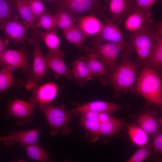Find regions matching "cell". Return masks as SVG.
<instances>
[{
	"label": "cell",
	"instance_id": "6da1fadb",
	"mask_svg": "<svg viewBox=\"0 0 162 162\" xmlns=\"http://www.w3.org/2000/svg\"><path fill=\"white\" fill-rule=\"evenodd\" d=\"M130 47L123 51L120 63L106 76L112 86L115 92V96L117 98L122 92L133 89L136 80L138 69L130 58Z\"/></svg>",
	"mask_w": 162,
	"mask_h": 162
},
{
	"label": "cell",
	"instance_id": "7a4b0ae2",
	"mask_svg": "<svg viewBox=\"0 0 162 162\" xmlns=\"http://www.w3.org/2000/svg\"><path fill=\"white\" fill-rule=\"evenodd\" d=\"M136 92L149 103L161 106L162 104V81L158 73L145 66L134 87Z\"/></svg>",
	"mask_w": 162,
	"mask_h": 162
},
{
	"label": "cell",
	"instance_id": "3957f363",
	"mask_svg": "<svg viewBox=\"0 0 162 162\" xmlns=\"http://www.w3.org/2000/svg\"><path fill=\"white\" fill-rule=\"evenodd\" d=\"M38 106L49 124L50 135L54 136L60 133L64 135L70 133L71 129L68 125L75 113L66 110L64 105L58 106L48 104Z\"/></svg>",
	"mask_w": 162,
	"mask_h": 162
},
{
	"label": "cell",
	"instance_id": "277c9868",
	"mask_svg": "<svg viewBox=\"0 0 162 162\" xmlns=\"http://www.w3.org/2000/svg\"><path fill=\"white\" fill-rule=\"evenodd\" d=\"M92 44L93 49L91 51L104 64L109 74L118 66L117 59L120 52L130 46L125 40L120 43H112L97 40L93 42Z\"/></svg>",
	"mask_w": 162,
	"mask_h": 162
},
{
	"label": "cell",
	"instance_id": "5b68a950",
	"mask_svg": "<svg viewBox=\"0 0 162 162\" xmlns=\"http://www.w3.org/2000/svg\"><path fill=\"white\" fill-rule=\"evenodd\" d=\"M152 24L132 34L131 44L134 48L139 59L145 65L154 45L155 39V29Z\"/></svg>",
	"mask_w": 162,
	"mask_h": 162
},
{
	"label": "cell",
	"instance_id": "8992f818",
	"mask_svg": "<svg viewBox=\"0 0 162 162\" xmlns=\"http://www.w3.org/2000/svg\"><path fill=\"white\" fill-rule=\"evenodd\" d=\"M29 43L34 46L33 61L31 74L28 77L26 87L28 90H31L46 75L48 68L45 56L40 47L38 37L32 34Z\"/></svg>",
	"mask_w": 162,
	"mask_h": 162
},
{
	"label": "cell",
	"instance_id": "52a82bcc",
	"mask_svg": "<svg viewBox=\"0 0 162 162\" xmlns=\"http://www.w3.org/2000/svg\"><path fill=\"white\" fill-rule=\"evenodd\" d=\"M30 54L24 48L15 50L7 48L0 57L5 66L20 69L26 74L31 73L28 63Z\"/></svg>",
	"mask_w": 162,
	"mask_h": 162
},
{
	"label": "cell",
	"instance_id": "ba28073f",
	"mask_svg": "<svg viewBox=\"0 0 162 162\" xmlns=\"http://www.w3.org/2000/svg\"><path fill=\"white\" fill-rule=\"evenodd\" d=\"M59 9L66 10L74 14L95 13L101 9L100 0H58Z\"/></svg>",
	"mask_w": 162,
	"mask_h": 162
},
{
	"label": "cell",
	"instance_id": "9c48e42d",
	"mask_svg": "<svg viewBox=\"0 0 162 162\" xmlns=\"http://www.w3.org/2000/svg\"><path fill=\"white\" fill-rule=\"evenodd\" d=\"M0 26L7 39L19 44L25 42L30 28L25 22L11 18L4 21Z\"/></svg>",
	"mask_w": 162,
	"mask_h": 162
},
{
	"label": "cell",
	"instance_id": "30bf717a",
	"mask_svg": "<svg viewBox=\"0 0 162 162\" xmlns=\"http://www.w3.org/2000/svg\"><path fill=\"white\" fill-rule=\"evenodd\" d=\"M31 90L32 95L29 101L35 106L50 104L56 97L58 88L55 82H51L41 85L37 84Z\"/></svg>",
	"mask_w": 162,
	"mask_h": 162
},
{
	"label": "cell",
	"instance_id": "8fae6325",
	"mask_svg": "<svg viewBox=\"0 0 162 162\" xmlns=\"http://www.w3.org/2000/svg\"><path fill=\"white\" fill-rule=\"evenodd\" d=\"M150 17V12H146L135 7L124 19V28L133 34L152 24Z\"/></svg>",
	"mask_w": 162,
	"mask_h": 162
},
{
	"label": "cell",
	"instance_id": "7c38bea8",
	"mask_svg": "<svg viewBox=\"0 0 162 162\" xmlns=\"http://www.w3.org/2000/svg\"><path fill=\"white\" fill-rule=\"evenodd\" d=\"M41 131L40 128L13 131L8 135L3 136L4 144L8 146L16 142L23 147L37 142Z\"/></svg>",
	"mask_w": 162,
	"mask_h": 162
},
{
	"label": "cell",
	"instance_id": "4fadbf2b",
	"mask_svg": "<svg viewBox=\"0 0 162 162\" xmlns=\"http://www.w3.org/2000/svg\"><path fill=\"white\" fill-rule=\"evenodd\" d=\"M35 106L29 101L16 99L8 105V114L19 121L32 120Z\"/></svg>",
	"mask_w": 162,
	"mask_h": 162
},
{
	"label": "cell",
	"instance_id": "5bb4252c",
	"mask_svg": "<svg viewBox=\"0 0 162 162\" xmlns=\"http://www.w3.org/2000/svg\"><path fill=\"white\" fill-rule=\"evenodd\" d=\"M45 56L48 68L55 73L56 78L63 76L69 80L72 79V70L64 59V54L58 55L48 52Z\"/></svg>",
	"mask_w": 162,
	"mask_h": 162
},
{
	"label": "cell",
	"instance_id": "9a60e30c",
	"mask_svg": "<svg viewBox=\"0 0 162 162\" xmlns=\"http://www.w3.org/2000/svg\"><path fill=\"white\" fill-rule=\"evenodd\" d=\"M156 28L155 41L145 65L154 69H160L162 67V22L157 25Z\"/></svg>",
	"mask_w": 162,
	"mask_h": 162
},
{
	"label": "cell",
	"instance_id": "2e32d148",
	"mask_svg": "<svg viewBox=\"0 0 162 162\" xmlns=\"http://www.w3.org/2000/svg\"><path fill=\"white\" fill-rule=\"evenodd\" d=\"M109 7L113 21L119 23L136 7L132 0H110Z\"/></svg>",
	"mask_w": 162,
	"mask_h": 162
},
{
	"label": "cell",
	"instance_id": "e0dca14e",
	"mask_svg": "<svg viewBox=\"0 0 162 162\" xmlns=\"http://www.w3.org/2000/svg\"><path fill=\"white\" fill-rule=\"evenodd\" d=\"M123 106L119 104L105 101H94L84 104L71 110L75 113H80L87 111H92L99 113H113L120 110Z\"/></svg>",
	"mask_w": 162,
	"mask_h": 162
},
{
	"label": "cell",
	"instance_id": "ac0fdd59",
	"mask_svg": "<svg viewBox=\"0 0 162 162\" xmlns=\"http://www.w3.org/2000/svg\"><path fill=\"white\" fill-rule=\"evenodd\" d=\"M98 40L105 42L118 43L125 41L123 34L113 21H107L98 35Z\"/></svg>",
	"mask_w": 162,
	"mask_h": 162
},
{
	"label": "cell",
	"instance_id": "d6986e66",
	"mask_svg": "<svg viewBox=\"0 0 162 162\" xmlns=\"http://www.w3.org/2000/svg\"><path fill=\"white\" fill-rule=\"evenodd\" d=\"M104 23L95 16L91 15L80 17L77 26L87 38L98 34L101 31Z\"/></svg>",
	"mask_w": 162,
	"mask_h": 162
},
{
	"label": "cell",
	"instance_id": "ffe728a7",
	"mask_svg": "<svg viewBox=\"0 0 162 162\" xmlns=\"http://www.w3.org/2000/svg\"><path fill=\"white\" fill-rule=\"evenodd\" d=\"M16 11L24 21L27 24L32 31V34L38 36V30L35 26V20L27 0H13L12 1Z\"/></svg>",
	"mask_w": 162,
	"mask_h": 162
},
{
	"label": "cell",
	"instance_id": "44dd1931",
	"mask_svg": "<svg viewBox=\"0 0 162 162\" xmlns=\"http://www.w3.org/2000/svg\"><path fill=\"white\" fill-rule=\"evenodd\" d=\"M138 126L147 134L153 135L160 130L159 121L153 113L146 112L140 114L137 119Z\"/></svg>",
	"mask_w": 162,
	"mask_h": 162
},
{
	"label": "cell",
	"instance_id": "7402d4cb",
	"mask_svg": "<svg viewBox=\"0 0 162 162\" xmlns=\"http://www.w3.org/2000/svg\"><path fill=\"white\" fill-rule=\"evenodd\" d=\"M14 68L6 66L0 70V95L4 91L11 87L19 88L22 86L20 80L14 77Z\"/></svg>",
	"mask_w": 162,
	"mask_h": 162
},
{
	"label": "cell",
	"instance_id": "603a6c76",
	"mask_svg": "<svg viewBox=\"0 0 162 162\" xmlns=\"http://www.w3.org/2000/svg\"><path fill=\"white\" fill-rule=\"evenodd\" d=\"M37 34L47 46L48 52L56 54H64L60 49L61 41L56 30L43 32L38 30Z\"/></svg>",
	"mask_w": 162,
	"mask_h": 162
},
{
	"label": "cell",
	"instance_id": "cb8c5ba5",
	"mask_svg": "<svg viewBox=\"0 0 162 162\" xmlns=\"http://www.w3.org/2000/svg\"><path fill=\"white\" fill-rule=\"evenodd\" d=\"M72 74L79 83H83L92 80L84 57L78 58L73 63Z\"/></svg>",
	"mask_w": 162,
	"mask_h": 162
},
{
	"label": "cell",
	"instance_id": "d4e9b609",
	"mask_svg": "<svg viewBox=\"0 0 162 162\" xmlns=\"http://www.w3.org/2000/svg\"><path fill=\"white\" fill-rule=\"evenodd\" d=\"M86 61L92 80L98 76L106 77L109 74L104 64L92 52L88 54Z\"/></svg>",
	"mask_w": 162,
	"mask_h": 162
},
{
	"label": "cell",
	"instance_id": "484cf974",
	"mask_svg": "<svg viewBox=\"0 0 162 162\" xmlns=\"http://www.w3.org/2000/svg\"><path fill=\"white\" fill-rule=\"evenodd\" d=\"M63 33L68 42L80 49L83 48L84 42L87 37L77 25H74Z\"/></svg>",
	"mask_w": 162,
	"mask_h": 162
},
{
	"label": "cell",
	"instance_id": "4316f807",
	"mask_svg": "<svg viewBox=\"0 0 162 162\" xmlns=\"http://www.w3.org/2000/svg\"><path fill=\"white\" fill-rule=\"evenodd\" d=\"M128 129L129 138L134 144L141 147L148 144L147 134L138 126L130 124L128 125Z\"/></svg>",
	"mask_w": 162,
	"mask_h": 162
},
{
	"label": "cell",
	"instance_id": "83f0119b",
	"mask_svg": "<svg viewBox=\"0 0 162 162\" xmlns=\"http://www.w3.org/2000/svg\"><path fill=\"white\" fill-rule=\"evenodd\" d=\"M28 157L37 161L45 162L49 160V155L45 150L37 142L24 147Z\"/></svg>",
	"mask_w": 162,
	"mask_h": 162
},
{
	"label": "cell",
	"instance_id": "f1b7e54d",
	"mask_svg": "<svg viewBox=\"0 0 162 162\" xmlns=\"http://www.w3.org/2000/svg\"><path fill=\"white\" fill-rule=\"evenodd\" d=\"M57 27L63 32L69 29L74 25L73 15L70 12L59 9L55 15Z\"/></svg>",
	"mask_w": 162,
	"mask_h": 162
},
{
	"label": "cell",
	"instance_id": "f546056e",
	"mask_svg": "<svg viewBox=\"0 0 162 162\" xmlns=\"http://www.w3.org/2000/svg\"><path fill=\"white\" fill-rule=\"evenodd\" d=\"M124 123L119 119L100 123L98 135L110 136L116 134L122 129Z\"/></svg>",
	"mask_w": 162,
	"mask_h": 162
},
{
	"label": "cell",
	"instance_id": "4dcf8cb0",
	"mask_svg": "<svg viewBox=\"0 0 162 162\" xmlns=\"http://www.w3.org/2000/svg\"><path fill=\"white\" fill-rule=\"evenodd\" d=\"M36 27L44 29L47 31L56 30L58 27L55 16L46 13L38 18L35 22Z\"/></svg>",
	"mask_w": 162,
	"mask_h": 162
},
{
	"label": "cell",
	"instance_id": "1f68e13d",
	"mask_svg": "<svg viewBox=\"0 0 162 162\" xmlns=\"http://www.w3.org/2000/svg\"><path fill=\"white\" fill-rule=\"evenodd\" d=\"M16 11L12 1L0 0V25L14 16Z\"/></svg>",
	"mask_w": 162,
	"mask_h": 162
},
{
	"label": "cell",
	"instance_id": "d6a6232c",
	"mask_svg": "<svg viewBox=\"0 0 162 162\" xmlns=\"http://www.w3.org/2000/svg\"><path fill=\"white\" fill-rule=\"evenodd\" d=\"M151 146L149 144L142 146L127 160V162H142L151 152Z\"/></svg>",
	"mask_w": 162,
	"mask_h": 162
},
{
	"label": "cell",
	"instance_id": "836d02e7",
	"mask_svg": "<svg viewBox=\"0 0 162 162\" xmlns=\"http://www.w3.org/2000/svg\"><path fill=\"white\" fill-rule=\"evenodd\" d=\"M35 20L46 13L45 8L42 0H27Z\"/></svg>",
	"mask_w": 162,
	"mask_h": 162
},
{
	"label": "cell",
	"instance_id": "e575fe53",
	"mask_svg": "<svg viewBox=\"0 0 162 162\" xmlns=\"http://www.w3.org/2000/svg\"><path fill=\"white\" fill-rule=\"evenodd\" d=\"M83 127L88 131L94 135H98L100 123L98 120L81 118Z\"/></svg>",
	"mask_w": 162,
	"mask_h": 162
},
{
	"label": "cell",
	"instance_id": "d590c367",
	"mask_svg": "<svg viewBox=\"0 0 162 162\" xmlns=\"http://www.w3.org/2000/svg\"><path fill=\"white\" fill-rule=\"evenodd\" d=\"M135 6L146 12L150 11L157 0H132Z\"/></svg>",
	"mask_w": 162,
	"mask_h": 162
},
{
	"label": "cell",
	"instance_id": "8d00e7d4",
	"mask_svg": "<svg viewBox=\"0 0 162 162\" xmlns=\"http://www.w3.org/2000/svg\"><path fill=\"white\" fill-rule=\"evenodd\" d=\"M152 146L154 150L160 154L162 153V133L159 130L153 135Z\"/></svg>",
	"mask_w": 162,
	"mask_h": 162
},
{
	"label": "cell",
	"instance_id": "74e56055",
	"mask_svg": "<svg viewBox=\"0 0 162 162\" xmlns=\"http://www.w3.org/2000/svg\"><path fill=\"white\" fill-rule=\"evenodd\" d=\"M80 118L98 120L99 113L92 111H87L80 113Z\"/></svg>",
	"mask_w": 162,
	"mask_h": 162
},
{
	"label": "cell",
	"instance_id": "f35d334b",
	"mask_svg": "<svg viewBox=\"0 0 162 162\" xmlns=\"http://www.w3.org/2000/svg\"><path fill=\"white\" fill-rule=\"evenodd\" d=\"M118 119L108 113L103 112L99 114L98 120L100 123L116 120Z\"/></svg>",
	"mask_w": 162,
	"mask_h": 162
},
{
	"label": "cell",
	"instance_id": "ab89813d",
	"mask_svg": "<svg viewBox=\"0 0 162 162\" xmlns=\"http://www.w3.org/2000/svg\"><path fill=\"white\" fill-rule=\"evenodd\" d=\"M8 42L5 40L0 38V56L4 51L7 48L6 46Z\"/></svg>",
	"mask_w": 162,
	"mask_h": 162
},
{
	"label": "cell",
	"instance_id": "60d3db41",
	"mask_svg": "<svg viewBox=\"0 0 162 162\" xmlns=\"http://www.w3.org/2000/svg\"><path fill=\"white\" fill-rule=\"evenodd\" d=\"M0 66L2 67H5L4 64L3 63V62L2 61L0 57Z\"/></svg>",
	"mask_w": 162,
	"mask_h": 162
},
{
	"label": "cell",
	"instance_id": "b9f144b4",
	"mask_svg": "<svg viewBox=\"0 0 162 162\" xmlns=\"http://www.w3.org/2000/svg\"><path fill=\"white\" fill-rule=\"evenodd\" d=\"M46 0V1H48V2H57V1L58 0Z\"/></svg>",
	"mask_w": 162,
	"mask_h": 162
},
{
	"label": "cell",
	"instance_id": "7bdbcfd3",
	"mask_svg": "<svg viewBox=\"0 0 162 162\" xmlns=\"http://www.w3.org/2000/svg\"><path fill=\"white\" fill-rule=\"evenodd\" d=\"M3 141V136H0V142Z\"/></svg>",
	"mask_w": 162,
	"mask_h": 162
}]
</instances>
